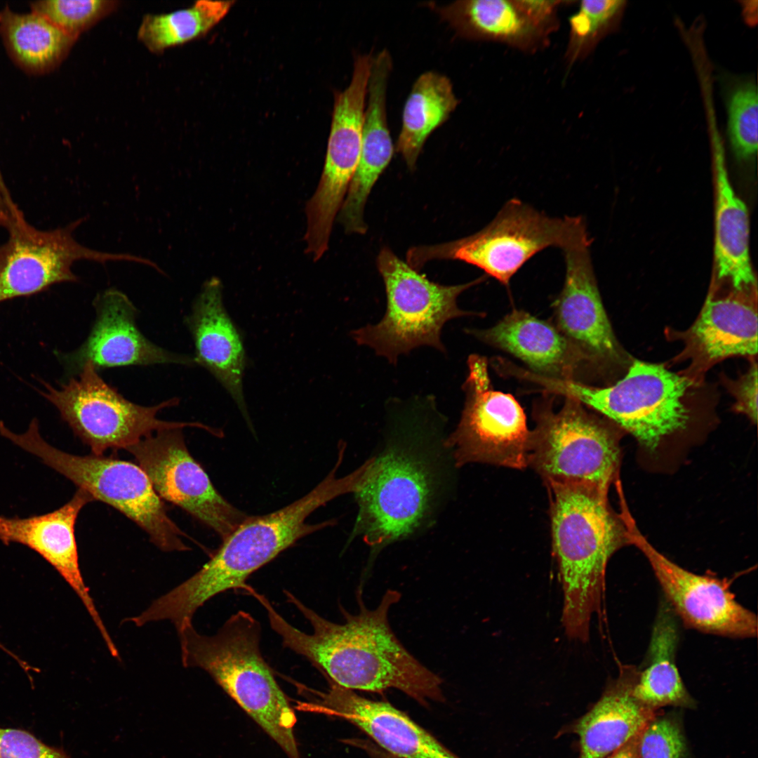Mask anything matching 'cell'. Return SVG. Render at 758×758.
I'll return each instance as SVG.
<instances>
[{"label":"cell","mask_w":758,"mask_h":758,"mask_svg":"<svg viewBox=\"0 0 758 758\" xmlns=\"http://www.w3.org/2000/svg\"><path fill=\"white\" fill-rule=\"evenodd\" d=\"M94 500L78 488L60 508L27 518L0 517V540L27 546L51 564L70 585L86 607L109 653L119 651L109 635L86 586L79 564L74 526L81 510Z\"/></svg>","instance_id":"cell-19"},{"label":"cell","mask_w":758,"mask_h":758,"mask_svg":"<svg viewBox=\"0 0 758 758\" xmlns=\"http://www.w3.org/2000/svg\"><path fill=\"white\" fill-rule=\"evenodd\" d=\"M220 279L204 282L186 317L195 346L194 365L206 368L227 391L250 423L243 392L246 353L242 338L222 301Z\"/></svg>","instance_id":"cell-21"},{"label":"cell","mask_w":758,"mask_h":758,"mask_svg":"<svg viewBox=\"0 0 758 758\" xmlns=\"http://www.w3.org/2000/svg\"><path fill=\"white\" fill-rule=\"evenodd\" d=\"M111 0H42L32 2L31 11L48 19L60 29L77 39L117 7Z\"/></svg>","instance_id":"cell-32"},{"label":"cell","mask_w":758,"mask_h":758,"mask_svg":"<svg viewBox=\"0 0 758 758\" xmlns=\"http://www.w3.org/2000/svg\"><path fill=\"white\" fill-rule=\"evenodd\" d=\"M591 241L564 250L565 279L553 302L555 326L583 357L587 368L606 372L624 364L597 284Z\"/></svg>","instance_id":"cell-17"},{"label":"cell","mask_w":758,"mask_h":758,"mask_svg":"<svg viewBox=\"0 0 758 758\" xmlns=\"http://www.w3.org/2000/svg\"><path fill=\"white\" fill-rule=\"evenodd\" d=\"M758 100L756 86L745 84L736 88L729 104V134L737 157L747 159L757 150Z\"/></svg>","instance_id":"cell-33"},{"label":"cell","mask_w":758,"mask_h":758,"mask_svg":"<svg viewBox=\"0 0 758 758\" xmlns=\"http://www.w3.org/2000/svg\"><path fill=\"white\" fill-rule=\"evenodd\" d=\"M388 758H395V757L388 756Z\"/></svg>","instance_id":"cell-40"},{"label":"cell","mask_w":758,"mask_h":758,"mask_svg":"<svg viewBox=\"0 0 758 758\" xmlns=\"http://www.w3.org/2000/svg\"><path fill=\"white\" fill-rule=\"evenodd\" d=\"M467 364L464 408L446 437L456 467L479 463L524 469L531 431L522 407L512 394L493 390L485 357L471 354Z\"/></svg>","instance_id":"cell-12"},{"label":"cell","mask_w":758,"mask_h":758,"mask_svg":"<svg viewBox=\"0 0 758 758\" xmlns=\"http://www.w3.org/2000/svg\"><path fill=\"white\" fill-rule=\"evenodd\" d=\"M39 392L59 411L73 432L91 449L103 455L109 450L127 449L152 434L166 429L200 427L199 423L173 422L157 418L161 410L179 404L172 398L152 406L133 403L109 385L91 362L60 387L42 381Z\"/></svg>","instance_id":"cell-11"},{"label":"cell","mask_w":758,"mask_h":758,"mask_svg":"<svg viewBox=\"0 0 758 758\" xmlns=\"http://www.w3.org/2000/svg\"><path fill=\"white\" fill-rule=\"evenodd\" d=\"M546 486L564 593L562 624L568 637L585 642L592 617L601 611L607 564L630 545L627 528L620 514L611 507L608 492L583 483Z\"/></svg>","instance_id":"cell-4"},{"label":"cell","mask_w":758,"mask_h":758,"mask_svg":"<svg viewBox=\"0 0 758 758\" xmlns=\"http://www.w3.org/2000/svg\"><path fill=\"white\" fill-rule=\"evenodd\" d=\"M637 667L620 665L619 674L600 699L576 724L578 758H605L644 730L658 710L639 702L632 693Z\"/></svg>","instance_id":"cell-24"},{"label":"cell","mask_w":758,"mask_h":758,"mask_svg":"<svg viewBox=\"0 0 758 758\" xmlns=\"http://www.w3.org/2000/svg\"><path fill=\"white\" fill-rule=\"evenodd\" d=\"M95 320L84 343L68 353L55 352L66 375L76 376L84 364L97 368L175 364L194 365L193 357L169 352L149 340L136 324L137 310L121 291L108 288L93 302Z\"/></svg>","instance_id":"cell-18"},{"label":"cell","mask_w":758,"mask_h":758,"mask_svg":"<svg viewBox=\"0 0 758 758\" xmlns=\"http://www.w3.org/2000/svg\"><path fill=\"white\" fill-rule=\"evenodd\" d=\"M0 33L8 52L23 69L44 73L67 56L76 41L41 15L0 11Z\"/></svg>","instance_id":"cell-29"},{"label":"cell","mask_w":758,"mask_h":758,"mask_svg":"<svg viewBox=\"0 0 758 758\" xmlns=\"http://www.w3.org/2000/svg\"><path fill=\"white\" fill-rule=\"evenodd\" d=\"M86 218L54 230H42L29 224L22 212L6 230L7 241L0 245V303L41 293L53 285L77 282L73 263L89 260L105 264L127 260L150 267L148 259L127 253H110L80 244L74 232Z\"/></svg>","instance_id":"cell-13"},{"label":"cell","mask_w":758,"mask_h":758,"mask_svg":"<svg viewBox=\"0 0 758 758\" xmlns=\"http://www.w3.org/2000/svg\"><path fill=\"white\" fill-rule=\"evenodd\" d=\"M376 262L385 287L386 312L378 323L356 329L351 335L358 345L372 348L390 363L395 364L401 354L424 345L446 353L441 340L444 325L457 317L482 316L460 309L457 298L486 276L463 284L441 285L429 280L387 247L381 249Z\"/></svg>","instance_id":"cell-8"},{"label":"cell","mask_w":758,"mask_h":758,"mask_svg":"<svg viewBox=\"0 0 758 758\" xmlns=\"http://www.w3.org/2000/svg\"><path fill=\"white\" fill-rule=\"evenodd\" d=\"M372 58L355 56L349 86L335 94L323 171L305 206L307 227L318 234L331 232L359 160Z\"/></svg>","instance_id":"cell-16"},{"label":"cell","mask_w":758,"mask_h":758,"mask_svg":"<svg viewBox=\"0 0 758 758\" xmlns=\"http://www.w3.org/2000/svg\"><path fill=\"white\" fill-rule=\"evenodd\" d=\"M676 616L669 604L662 601L632 689L639 702L656 710L666 705L691 707L694 703L676 663L679 641Z\"/></svg>","instance_id":"cell-27"},{"label":"cell","mask_w":758,"mask_h":758,"mask_svg":"<svg viewBox=\"0 0 758 758\" xmlns=\"http://www.w3.org/2000/svg\"><path fill=\"white\" fill-rule=\"evenodd\" d=\"M315 709L349 721L395 758H459L407 714L389 703L373 700L328 680Z\"/></svg>","instance_id":"cell-20"},{"label":"cell","mask_w":758,"mask_h":758,"mask_svg":"<svg viewBox=\"0 0 758 758\" xmlns=\"http://www.w3.org/2000/svg\"><path fill=\"white\" fill-rule=\"evenodd\" d=\"M639 751L641 758H685L686 745L679 724L656 717L641 733Z\"/></svg>","instance_id":"cell-34"},{"label":"cell","mask_w":758,"mask_h":758,"mask_svg":"<svg viewBox=\"0 0 758 758\" xmlns=\"http://www.w3.org/2000/svg\"><path fill=\"white\" fill-rule=\"evenodd\" d=\"M528 381L546 393L572 397L598 411L650 450L684 428L689 420L684 399L691 381L660 364L634 360L622 379L606 387L535 373L529 374Z\"/></svg>","instance_id":"cell-10"},{"label":"cell","mask_w":758,"mask_h":758,"mask_svg":"<svg viewBox=\"0 0 758 758\" xmlns=\"http://www.w3.org/2000/svg\"><path fill=\"white\" fill-rule=\"evenodd\" d=\"M342 461L314 488L293 503L267 514L248 516L192 577L161 597L164 613L173 621L192 620L207 601L229 590L248 587L246 580L300 538L332 526L333 520L310 524L307 517L317 509L343 494L354 493L361 477L354 471L343 477L335 474Z\"/></svg>","instance_id":"cell-3"},{"label":"cell","mask_w":758,"mask_h":758,"mask_svg":"<svg viewBox=\"0 0 758 758\" xmlns=\"http://www.w3.org/2000/svg\"><path fill=\"white\" fill-rule=\"evenodd\" d=\"M0 758H70L26 731L0 727Z\"/></svg>","instance_id":"cell-35"},{"label":"cell","mask_w":758,"mask_h":758,"mask_svg":"<svg viewBox=\"0 0 758 758\" xmlns=\"http://www.w3.org/2000/svg\"><path fill=\"white\" fill-rule=\"evenodd\" d=\"M0 434L88 493L131 519L164 552H183L190 548L187 536L170 518L165 503L154 491L148 477L137 464L112 456H77L48 444L34 418L22 434H15L0 420Z\"/></svg>","instance_id":"cell-7"},{"label":"cell","mask_w":758,"mask_h":758,"mask_svg":"<svg viewBox=\"0 0 758 758\" xmlns=\"http://www.w3.org/2000/svg\"><path fill=\"white\" fill-rule=\"evenodd\" d=\"M623 4L620 0H585L569 19L570 32L565 53L570 67L591 52L599 37Z\"/></svg>","instance_id":"cell-31"},{"label":"cell","mask_w":758,"mask_h":758,"mask_svg":"<svg viewBox=\"0 0 758 758\" xmlns=\"http://www.w3.org/2000/svg\"><path fill=\"white\" fill-rule=\"evenodd\" d=\"M714 258L717 279L729 281L735 291H757L750 251L747 208L729 178L722 145L715 144Z\"/></svg>","instance_id":"cell-26"},{"label":"cell","mask_w":758,"mask_h":758,"mask_svg":"<svg viewBox=\"0 0 758 758\" xmlns=\"http://www.w3.org/2000/svg\"><path fill=\"white\" fill-rule=\"evenodd\" d=\"M620 509L630 545L637 547L646 557L665 601L685 625L723 637L757 636V616L736 599L729 582L694 573L670 561L641 533L627 504H622Z\"/></svg>","instance_id":"cell-14"},{"label":"cell","mask_w":758,"mask_h":758,"mask_svg":"<svg viewBox=\"0 0 758 758\" xmlns=\"http://www.w3.org/2000/svg\"><path fill=\"white\" fill-rule=\"evenodd\" d=\"M234 3L201 0L171 13L147 14L139 27L138 38L152 53H162L208 32L225 18Z\"/></svg>","instance_id":"cell-30"},{"label":"cell","mask_w":758,"mask_h":758,"mask_svg":"<svg viewBox=\"0 0 758 758\" xmlns=\"http://www.w3.org/2000/svg\"><path fill=\"white\" fill-rule=\"evenodd\" d=\"M729 387L736 399L735 409L754 423L757 418V365L754 361L744 375L729 382Z\"/></svg>","instance_id":"cell-36"},{"label":"cell","mask_w":758,"mask_h":758,"mask_svg":"<svg viewBox=\"0 0 758 758\" xmlns=\"http://www.w3.org/2000/svg\"><path fill=\"white\" fill-rule=\"evenodd\" d=\"M430 425L413 420L393 430L354 493L352 536H361L372 557L430 526L448 494L456 463L447 437Z\"/></svg>","instance_id":"cell-2"},{"label":"cell","mask_w":758,"mask_h":758,"mask_svg":"<svg viewBox=\"0 0 758 758\" xmlns=\"http://www.w3.org/2000/svg\"><path fill=\"white\" fill-rule=\"evenodd\" d=\"M427 5L463 39L500 42L526 53L549 44L550 35L531 19L519 0H460Z\"/></svg>","instance_id":"cell-25"},{"label":"cell","mask_w":758,"mask_h":758,"mask_svg":"<svg viewBox=\"0 0 758 758\" xmlns=\"http://www.w3.org/2000/svg\"><path fill=\"white\" fill-rule=\"evenodd\" d=\"M756 291H733L722 297L710 295L684 338L691 371L702 373L732 356L757 353Z\"/></svg>","instance_id":"cell-22"},{"label":"cell","mask_w":758,"mask_h":758,"mask_svg":"<svg viewBox=\"0 0 758 758\" xmlns=\"http://www.w3.org/2000/svg\"><path fill=\"white\" fill-rule=\"evenodd\" d=\"M182 430L156 432L126 450L161 499L180 507L222 540L248 515L218 492L189 452Z\"/></svg>","instance_id":"cell-15"},{"label":"cell","mask_w":758,"mask_h":758,"mask_svg":"<svg viewBox=\"0 0 758 758\" xmlns=\"http://www.w3.org/2000/svg\"><path fill=\"white\" fill-rule=\"evenodd\" d=\"M531 19L548 35L559 27L557 11L564 1L519 0Z\"/></svg>","instance_id":"cell-37"},{"label":"cell","mask_w":758,"mask_h":758,"mask_svg":"<svg viewBox=\"0 0 758 758\" xmlns=\"http://www.w3.org/2000/svg\"><path fill=\"white\" fill-rule=\"evenodd\" d=\"M459 102L446 76L428 71L415 80L404 105L396 145L410 170L415 169L427 138L449 119Z\"/></svg>","instance_id":"cell-28"},{"label":"cell","mask_w":758,"mask_h":758,"mask_svg":"<svg viewBox=\"0 0 758 758\" xmlns=\"http://www.w3.org/2000/svg\"><path fill=\"white\" fill-rule=\"evenodd\" d=\"M466 331L517 357L541 376L578 381L587 369L581 355L555 325L524 310H512L487 329Z\"/></svg>","instance_id":"cell-23"},{"label":"cell","mask_w":758,"mask_h":758,"mask_svg":"<svg viewBox=\"0 0 758 758\" xmlns=\"http://www.w3.org/2000/svg\"><path fill=\"white\" fill-rule=\"evenodd\" d=\"M590 241L583 217H551L513 198L479 232L453 241L411 248L406 260L417 270L432 260H461L508 286L521 267L543 250L555 247L564 251Z\"/></svg>","instance_id":"cell-6"},{"label":"cell","mask_w":758,"mask_h":758,"mask_svg":"<svg viewBox=\"0 0 758 758\" xmlns=\"http://www.w3.org/2000/svg\"><path fill=\"white\" fill-rule=\"evenodd\" d=\"M533 418L527 463L546 485L583 483L608 492L618 481L621 435L616 425L569 397L557 411L552 399H540Z\"/></svg>","instance_id":"cell-9"},{"label":"cell","mask_w":758,"mask_h":758,"mask_svg":"<svg viewBox=\"0 0 758 758\" xmlns=\"http://www.w3.org/2000/svg\"><path fill=\"white\" fill-rule=\"evenodd\" d=\"M285 594L310 623L312 633L291 625L264 595L254 597L266 610L283 646L307 658L328 680L352 691L396 689L423 705L444 700L441 679L406 649L390 625L389 610L399 601V592L387 590L373 610L358 594L359 612L352 615L342 610L343 623L325 619L288 591Z\"/></svg>","instance_id":"cell-1"},{"label":"cell","mask_w":758,"mask_h":758,"mask_svg":"<svg viewBox=\"0 0 758 758\" xmlns=\"http://www.w3.org/2000/svg\"><path fill=\"white\" fill-rule=\"evenodd\" d=\"M643 731L634 736L623 745L613 752L609 758H641L639 745Z\"/></svg>","instance_id":"cell-39"},{"label":"cell","mask_w":758,"mask_h":758,"mask_svg":"<svg viewBox=\"0 0 758 758\" xmlns=\"http://www.w3.org/2000/svg\"><path fill=\"white\" fill-rule=\"evenodd\" d=\"M177 632L182 665L206 671L289 758H300L296 717L261 654L260 623L239 611L213 635L199 634L192 622Z\"/></svg>","instance_id":"cell-5"},{"label":"cell","mask_w":758,"mask_h":758,"mask_svg":"<svg viewBox=\"0 0 758 758\" xmlns=\"http://www.w3.org/2000/svg\"><path fill=\"white\" fill-rule=\"evenodd\" d=\"M20 209L13 201L0 171V227L6 229Z\"/></svg>","instance_id":"cell-38"}]
</instances>
